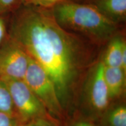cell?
<instances>
[{
	"mask_svg": "<svg viewBox=\"0 0 126 126\" xmlns=\"http://www.w3.org/2000/svg\"><path fill=\"white\" fill-rule=\"evenodd\" d=\"M4 80L11 95L16 114L20 121L48 119L49 113L23 80Z\"/></svg>",
	"mask_w": 126,
	"mask_h": 126,
	"instance_id": "cell-5",
	"label": "cell"
},
{
	"mask_svg": "<svg viewBox=\"0 0 126 126\" xmlns=\"http://www.w3.org/2000/svg\"><path fill=\"white\" fill-rule=\"evenodd\" d=\"M63 1L64 0H29L26 4H31L46 9H51Z\"/></svg>",
	"mask_w": 126,
	"mask_h": 126,
	"instance_id": "cell-13",
	"label": "cell"
},
{
	"mask_svg": "<svg viewBox=\"0 0 126 126\" xmlns=\"http://www.w3.org/2000/svg\"><path fill=\"white\" fill-rule=\"evenodd\" d=\"M70 126H96L89 120L85 119H79L75 120L72 122Z\"/></svg>",
	"mask_w": 126,
	"mask_h": 126,
	"instance_id": "cell-16",
	"label": "cell"
},
{
	"mask_svg": "<svg viewBox=\"0 0 126 126\" xmlns=\"http://www.w3.org/2000/svg\"><path fill=\"white\" fill-rule=\"evenodd\" d=\"M102 15L119 25L126 19V0H85Z\"/></svg>",
	"mask_w": 126,
	"mask_h": 126,
	"instance_id": "cell-7",
	"label": "cell"
},
{
	"mask_svg": "<svg viewBox=\"0 0 126 126\" xmlns=\"http://www.w3.org/2000/svg\"><path fill=\"white\" fill-rule=\"evenodd\" d=\"M0 112L16 116L8 87L5 81L1 78H0Z\"/></svg>",
	"mask_w": 126,
	"mask_h": 126,
	"instance_id": "cell-11",
	"label": "cell"
},
{
	"mask_svg": "<svg viewBox=\"0 0 126 126\" xmlns=\"http://www.w3.org/2000/svg\"><path fill=\"white\" fill-rule=\"evenodd\" d=\"M72 1H76V2H82L85 1V0H72Z\"/></svg>",
	"mask_w": 126,
	"mask_h": 126,
	"instance_id": "cell-20",
	"label": "cell"
},
{
	"mask_svg": "<svg viewBox=\"0 0 126 126\" xmlns=\"http://www.w3.org/2000/svg\"><path fill=\"white\" fill-rule=\"evenodd\" d=\"M36 126H54L48 119H39L34 121Z\"/></svg>",
	"mask_w": 126,
	"mask_h": 126,
	"instance_id": "cell-17",
	"label": "cell"
},
{
	"mask_svg": "<svg viewBox=\"0 0 126 126\" xmlns=\"http://www.w3.org/2000/svg\"><path fill=\"white\" fill-rule=\"evenodd\" d=\"M104 77L111 101L123 95L126 89V73L121 68L105 65Z\"/></svg>",
	"mask_w": 126,
	"mask_h": 126,
	"instance_id": "cell-8",
	"label": "cell"
},
{
	"mask_svg": "<svg viewBox=\"0 0 126 126\" xmlns=\"http://www.w3.org/2000/svg\"><path fill=\"white\" fill-rule=\"evenodd\" d=\"M106 45V48L100 57L104 65L107 67L121 68L123 51L126 46L125 38L118 33Z\"/></svg>",
	"mask_w": 126,
	"mask_h": 126,
	"instance_id": "cell-9",
	"label": "cell"
},
{
	"mask_svg": "<svg viewBox=\"0 0 126 126\" xmlns=\"http://www.w3.org/2000/svg\"><path fill=\"white\" fill-rule=\"evenodd\" d=\"M29 1V0H22V2L23 4H27Z\"/></svg>",
	"mask_w": 126,
	"mask_h": 126,
	"instance_id": "cell-19",
	"label": "cell"
},
{
	"mask_svg": "<svg viewBox=\"0 0 126 126\" xmlns=\"http://www.w3.org/2000/svg\"><path fill=\"white\" fill-rule=\"evenodd\" d=\"M6 25L4 18L0 15V47L5 40L6 36Z\"/></svg>",
	"mask_w": 126,
	"mask_h": 126,
	"instance_id": "cell-15",
	"label": "cell"
},
{
	"mask_svg": "<svg viewBox=\"0 0 126 126\" xmlns=\"http://www.w3.org/2000/svg\"><path fill=\"white\" fill-rule=\"evenodd\" d=\"M100 117L103 126H126V105L118 104L109 107Z\"/></svg>",
	"mask_w": 126,
	"mask_h": 126,
	"instance_id": "cell-10",
	"label": "cell"
},
{
	"mask_svg": "<svg viewBox=\"0 0 126 126\" xmlns=\"http://www.w3.org/2000/svg\"><path fill=\"white\" fill-rule=\"evenodd\" d=\"M50 9L54 19L63 28L96 46L105 45L119 33V25L86 3L64 0Z\"/></svg>",
	"mask_w": 126,
	"mask_h": 126,
	"instance_id": "cell-2",
	"label": "cell"
},
{
	"mask_svg": "<svg viewBox=\"0 0 126 126\" xmlns=\"http://www.w3.org/2000/svg\"><path fill=\"white\" fill-rule=\"evenodd\" d=\"M20 122L15 115L0 112V126H21Z\"/></svg>",
	"mask_w": 126,
	"mask_h": 126,
	"instance_id": "cell-12",
	"label": "cell"
},
{
	"mask_svg": "<svg viewBox=\"0 0 126 126\" xmlns=\"http://www.w3.org/2000/svg\"><path fill=\"white\" fill-rule=\"evenodd\" d=\"M25 126H36V124H35V122H34V121H32V122H31L29 124H26V125Z\"/></svg>",
	"mask_w": 126,
	"mask_h": 126,
	"instance_id": "cell-18",
	"label": "cell"
},
{
	"mask_svg": "<svg viewBox=\"0 0 126 126\" xmlns=\"http://www.w3.org/2000/svg\"><path fill=\"white\" fill-rule=\"evenodd\" d=\"M29 60L25 50L9 37L0 47V78L23 80Z\"/></svg>",
	"mask_w": 126,
	"mask_h": 126,
	"instance_id": "cell-6",
	"label": "cell"
},
{
	"mask_svg": "<svg viewBox=\"0 0 126 126\" xmlns=\"http://www.w3.org/2000/svg\"><path fill=\"white\" fill-rule=\"evenodd\" d=\"M104 68L105 65L100 58L86 73L83 93L85 109L93 116L100 117L109 108L111 102L104 77Z\"/></svg>",
	"mask_w": 126,
	"mask_h": 126,
	"instance_id": "cell-4",
	"label": "cell"
},
{
	"mask_svg": "<svg viewBox=\"0 0 126 126\" xmlns=\"http://www.w3.org/2000/svg\"><path fill=\"white\" fill-rule=\"evenodd\" d=\"M9 37L43 68L56 87L64 111L72 108L82 81L96 62V46L67 31L50 9L25 4L12 19Z\"/></svg>",
	"mask_w": 126,
	"mask_h": 126,
	"instance_id": "cell-1",
	"label": "cell"
},
{
	"mask_svg": "<svg viewBox=\"0 0 126 126\" xmlns=\"http://www.w3.org/2000/svg\"><path fill=\"white\" fill-rule=\"evenodd\" d=\"M19 2L22 0H0V15L12 11Z\"/></svg>",
	"mask_w": 126,
	"mask_h": 126,
	"instance_id": "cell-14",
	"label": "cell"
},
{
	"mask_svg": "<svg viewBox=\"0 0 126 126\" xmlns=\"http://www.w3.org/2000/svg\"><path fill=\"white\" fill-rule=\"evenodd\" d=\"M23 80L48 113L57 117L64 116L65 112L59 100L54 83L43 68L31 57Z\"/></svg>",
	"mask_w": 126,
	"mask_h": 126,
	"instance_id": "cell-3",
	"label": "cell"
}]
</instances>
